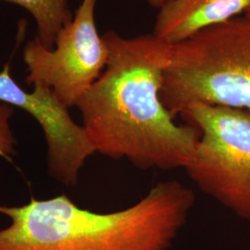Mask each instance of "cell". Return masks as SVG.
I'll return each instance as SVG.
<instances>
[{"instance_id": "4", "label": "cell", "mask_w": 250, "mask_h": 250, "mask_svg": "<svg viewBox=\"0 0 250 250\" xmlns=\"http://www.w3.org/2000/svg\"><path fill=\"white\" fill-rule=\"evenodd\" d=\"M181 116L199 132L189 177L206 195L250 221V110L193 104Z\"/></svg>"}, {"instance_id": "8", "label": "cell", "mask_w": 250, "mask_h": 250, "mask_svg": "<svg viewBox=\"0 0 250 250\" xmlns=\"http://www.w3.org/2000/svg\"><path fill=\"white\" fill-rule=\"evenodd\" d=\"M26 9L36 23V38L45 48L55 46L58 35L73 18L68 0H0Z\"/></svg>"}, {"instance_id": "10", "label": "cell", "mask_w": 250, "mask_h": 250, "mask_svg": "<svg viewBox=\"0 0 250 250\" xmlns=\"http://www.w3.org/2000/svg\"><path fill=\"white\" fill-rule=\"evenodd\" d=\"M168 0H146V2L148 4H150L152 7L154 8H158L161 9V7L167 2Z\"/></svg>"}, {"instance_id": "5", "label": "cell", "mask_w": 250, "mask_h": 250, "mask_svg": "<svg viewBox=\"0 0 250 250\" xmlns=\"http://www.w3.org/2000/svg\"><path fill=\"white\" fill-rule=\"evenodd\" d=\"M97 2L83 0L53 48H45L35 37L22 50L27 84L49 87L68 108L76 107L107 66L108 47L95 21Z\"/></svg>"}, {"instance_id": "9", "label": "cell", "mask_w": 250, "mask_h": 250, "mask_svg": "<svg viewBox=\"0 0 250 250\" xmlns=\"http://www.w3.org/2000/svg\"><path fill=\"white\" fill-rule=\"evenodd\" d=\"M13 113V107L0 102V157L9 161H11L17 145L10 128Z\"/></svg>"}, {"instance_id": "7", "label": "cell", "mask_w": 250, "mask_h": 250, "mask_svg": "<svg viewBox=\"0 0 250 250\" xmlns=\"http://www.w3.org/2000/svg\"><path fill=\"white\" fill-rule=\"evenodd\" d=\"M250 0H168L159 11L153 35L171 45L244 13Z\"/></svg>"}, {"instance_id": "3", "label": "cell", "mask_w": 250, "mask_h": 250, "mask_svg": "<svg viewBox=\"0 0 250 250\" xmlns=\"http://www.w3.org/2000/svg\"><path fill=\"white\" fill-rule=\"evenodd\" d=\"M161 99L174 118L197 103L250 110V16H236L172 45Z\"/></svg>"}, {"instance_id": "11", "label": "cell", "mask_w": 250, "mask_h": 250, "mask_svg": "<svg viewBox=\"0 0 250 250\" xmlns=\"http://www.w3.org/2000/svg\"><path fill=\"white\" fill-rule=\"evenodd\" d=\"M244 14L245 15H247V16H250V5H249V7L247 8V9L245 10V12H244Z\"/></svg>"}, {"instance_id": "6", "label": "cell", "mask_w": 250, "mask_h": 250, "mask_svg": "<svg viewBox=\"0 0 250 250\" xmlns=\"http://www.w3.org/2000/svg\"><path fill=\"white\" fill-rule=\"evenodd\" d=\"M33 86L32 92L21 88L6 63L0 72V102L21 108L36 120L45 135L49 176L65 187H74L96 150L83 125L73 121L53 91L41 83Z\"/></svg>"}, {"instance_id": "1", "label": "cell", "mask_w": 250, "mask_h": 250, "mask_svg": "<svg viewBox=\"0 0 250 250\" xmlns=\"http://www.w3.org/2000/svg\"><path fill=\"white\" fill-rule=\"evenodd\" d=\"M103 38L107 66L76 105L96 153L144 170H186L199 132L177 125L161 101L172 45L153 34L126 38L108 31Z\"/></svg>"}, {"instance_id": "2", "label": "cell", "mask_w": 250, "mask_h": 250, "mask_svg": "<svg viewBox=\"0 0 250 250\" xmlns=\"http://www.w3.org/2000/svg\"><path fill=\"white\" fill-rule=\"evenodd\" d=\"M196 202L177 180L156 184L132 206L100 213L66 195L22 206L0 205L10 221L0 250H171Z\"/></svg>"}]
</instances>
